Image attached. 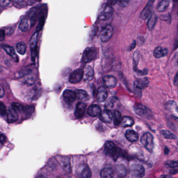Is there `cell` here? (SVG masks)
<instances>
[{
    "mask_svg": "<svg viewBox=\"0 0 178 178\" xmlns=\"http://www.w3.org/2000/svg\"><path fill=\"white\" fill-rule=\"evenodd\" d=\"M135 45H136V42H135V41H133V42L132 43L131 45H130V47H129V50L131 51L132 50H133V49L135 47Z\"/></svg>",
    "mask_w": 178,
    "mask_h": 178,
    "instance_id": "obj_46",
    "label": "cell"
},
{
    "mask_svg": "<svg viewBox=\"0 0 178 178\" xmlns=\"http://www.w3.org/2000/svg\"><path fill=\"white\" fill-rule=\"evenodd\" d=\"M103 83L107 88H112L116 86L117 80L114 76L106 75L103 77Z\"/></svg>",
    "mask_w": 178,
    "mask_h": 178,
    "instance_id": "obj_11",
    "label": "cell"
},
{
    "mask_svg": "<svg viewBox=\"0 0 178 178\" xmlns=\"http://www.w3.org/2000/svg\"><path fill=\"white\" fill-rule=\"evenodd\" d=\"M83 77V71L81 69H77L71 73L69 77V81L73 84H77L81 81Z\"/></svg>",
    "mask_w": 178,
    "mask_h": 178,
    "instance_id": "obj_8",
    "label": "cell"
},
{
    "mask_svg": "<svg viewBox=\"0 0 178 178\" xmlns=\"http://www.w3.org/2000/svg\"><path fill=\"white\" fill-rule=\"evenodd\" d=\"M100 119L104 123H110L112 119V114L108 110H104L100 115Z\"/></svg>",
    "mask_w": 178,
    "mask_h": 178,
    "instance_id": "obj_15",
    "label": "cell"
},
{
    "mask_svg": "<svg viewBox=\"0 0 178 178\" xmlns=\"http://www.w3.org/2000/svg\"><path fill=\"white\" fill-rule=\"evenodd\" d=\"M165 152L166 154H168V152H169V149L167 148H165Z\"/></svg>",
    "mask_w": 178,
    "mask_h": 178,
    "instance_id": "obj_48",
    "label": "cell"
},
{
    "mask_svg": "<svg viewBox=\"0 0 178 178\" xmlns=\"http://www.w3.org/2000/svg\"><path fill=\"white\" fill-rule=\"evenodd\" d=\"M26 83L28 85H32L35 83V80L33 77H29L26 80Z\"/></svg>",
    "mask_w": 178,
    "mask_h": 178,
    "instance_id": "obj_40",
    "label": "cell"
},
{
    "mask_svg": "<svg viewBox=\"0 0 178 178\" xmlns=\"http://www.w3.org/2000/svg\"><path fill=\"white\" fill-rule=\"evenodd\" d=\"M116 172L118 176L121 178L125 177L127 174L126 167L123 164H119L116 166Z\"/></svg>",
    "mask_w": 178,
    "mask_h": 178,
    "instance_id": "obj_25",
    "label": "cell"
},
{
    "mask_svg": "<svg viewBox=\"0 0 178 178\" xmlns=\"http://www.w3.org/2000/svg\"><path fill=\"white\" fill-rule=\"evenodd\" d=\"M6 141V137L5 135L0 134V142L2 144L5 143V142Z\"/></svg>",
    "mask_w": 178,
    "mask_h": 178,
    "instance_id": "obj_41",
    "label": "cell"
},
{
    "mask_svg": "<svg viewBox=\"0 0 178 178\" xmlns=\"http://www.w3.org/2000/svg\"><path fill=\"white\" fill-rule=\"evenodd\" d=\"M28 20L27 18H24L21 19V23L19 24V28L21 31L25 32L28 30Z\"/></svg>",
    "mask_w": 178,
    "mask_h": 178,
    "instance_id": "obj_31",
    "label": "cell"
},
{
    "mask_svg": "<svg viewBox=\"0 0 178 178\" xmlns=\"http://www.w3.org/2000/svg\"><path fill=\"white\" fill-rule=\"evenodd\" d=\"M77 173L82 178H91V171L87 164H81L77 169Z\"/></svg>",
    "mask_w": 178,
    "mask_h": 178,
    "instance_id": "obj_9",
    "label": "cell"
},
{
    "mask_svg": "<svg viewBox=\"0 0 178 178\" xmlns=\"http://www.w3.org/2000/svg\"><path fill=\"white\" fill-rule=\"evenodd\" d=\"M76 98L79 100H87L89 98L88 93L82 89H78L75 92Z\"/></svg>",
    "mask_w": 178,
    "mask_h": 178,
    "instance_id": "obj_27",
    "label": "cell"
},
{
    "mask_svg": "<svg viewBox=\"0 0 178 178\" xmlns=\"http://www.w3.org/2000/svg\"><path fill=\"white\" fill-rule=\"evenodd\" d=\"M149 81L148 78L144 77L136 80L134 82V86L139 88L140 89H144L148 86Z\"/></svg>",
    "mask_w": 178,
    "mask_h": 178,
    "instance_id": "obj_19",
    "label": "cell"
},
{
    "mask_svg": "<svg viewBox=\"0 0 178 178\" xmlns=\"http://www.w3.org/2000/svg\"><path fill=\"white\" fill-rule=\"evenodd\" d=\"M133 65H134V69L135 71H137V66L138 64L139 61V53L138 51L135 52L133 57Z\"/></svg>",
    "mask_w": 178,
    "mask_h": 178,
    "instance_id": "obj_34",
    "label": "cell"
},
{
    "mask_svg": "<svg viewBox=\"0 0 178 178\" xmlns=\"http://www.w3.org/2000/svg\"><path fill=\"white\" fill-rule=\"evenodd\" d=\"M157 21V16L155 14H153L150 16L147 22V26L149 30H152L154 29Z\"/></svg>",
    "mask_w": 178,
    "mask_h": 178,
    "instance_id": "obj_29",
    "label": "cell"
},
{
    "mask_svg": "<svg viewBox=\"0 0 178 178\" xmlns=\"http://www.w3.org/2000/svg\"><path fill=\"white\" fill-rule=\"evenodd\" d=\"M108 96V92L105 88L101 87L98 89L97 93V98L99 102H104Z\"/></svg>",
    "mask_w": 178,
    "mask_h": 178,
    "instance_id": "obj_13",
    "label": "cell"
},
{
    "mask_svg": "<svg viewBox=\"0 0 178 178\" xmlns=\"http://www.w3.org/2000/svg\"><path fill=\"white\" fill-rule=\"evenodd\" d=\"M12 106L13 109L15 110L16 111H21L23 110V105H21L18 103H16V102H13L12 104Z\"/></svg>",
    "mask_w": 178,
    "mask_h": 178,
    "instance_id": "obj_36",
    "label": "cell"
},
{
    "mask_svg": "<svg viewBox=\"0 0 178 178\" xmlns=\"http://www.w3.org/2000/svg\"><path fill=\"white\" fill-rule=\"evenodd\" d=\"M36 8H33L30 12V18L32 22L35 21L36 15Z\"/></svg>",
    "mask_w": 178,
    "mask_h": 178,
    "instance_id": "obj_39",
    "label": "cell"
},
{
    "mask_svg": "<svg viewBox=\"0 0 178 178\" xmlns=\"http://www.w3.org/2000/svg\"><path fill=\"white\" fill-rule=\"evenodd\" d=\"M141 142L147 151L152 152L154 148V140L153 136L150 133L147 132L144 134L141 138Z\"/></svg>",
    "mask_w": 178,
    "mask_h": 178,
    "instance_id": "obj_2",
    "label": "cell"
},
{
    "mask_svg": "<svg viewBox=\"0 0 178 178\" xmlns=\"http://www.w3.org/2000/svg\"><path fill=\"white\" fill-rule=\"evenodd\" d=\"M178 169H173L171 170V171H170V173L171 174H176V173H178Z\"/></svg>",
    "mask_w": 178,
    "mask_h": 178,
    "instance_id": "obj_47",
    "label": "cell"
},
{
    "mask_svg": "<svg viewBox=\"0 0 178 178\" xmlns=\"http://www.w3.org/2000/svg\"><path fill=\"white\" fill-rule=\"evenodd\" d=\"M63 98L64 101L67 103L71 104L76 99V95L74 92L69 89H66L63 93Z\"/></svg>",
    "mask_w": 178,
    "mask_h": 178,
    "instance_id": "obj_10",
    "label": "cell"
},
{
    "mask_svg": "<svg viewBox=\"0 0 178 178\" xmlns=\"http://www.w3.org/2000/svg\"><path fill=\"white\" fill-rule=\"evenodd\" d=\"M94 76L93 69L90 66H87L83 71V78L85 81H91Z\"/></svg>",
    "mask_w": 178,
    "mask_h": 178,
    "instance_id": "obj_20",
    "label": "cell"
},
{
    "mask_svg": "<svg viewBox=\"0 0 178 178\" xmlns=\"http://www.w3.org/2000/svg\"><path fill=\"white\" fill-rule=\"evenodd\" d=\"M112 118L114 120V123L115 125H120L122 118H121V113L119 111H115L114 113L112 114Z\"/></svg>",
    "mask_w": 178,
    "mask_h": 178,
    "instance_id": "obj_30",
    "label": "cell"
},
{
    "mask_svg": "<svg viewBox=\"0 0 178 178\" xmlns=\"http://www.w3.org/2000/svg\"></svg>",
    "mask_w": 178,
    "mask_h": 178,
    "instance_id": "obj_54",
    "label": "cell"
},
{
    "mask_svg": "<svg viewBox=\"0 0 178 178\" xmlns=\"http://www.w3.org/2000/svg\"><path fill=\"white\" fill-rule=\"evenodd\" d=\"M159 178H166V176H164V175H163V176H161Z\"/></svg>",
    "mask_w": 178,
    "mask_h": 178,
    "instance_id": "obj_50",
    "label": "cell"
},
{
    "mask_svg": "<svg viewBox=\"0 0 178 178\" xmlns=\"http://www.w3.org/2000/svg\"></svg>",
    "mask_w": 178,
    "mask_h": 178,
    "instance_id": "obj_53",
    "label": "cell"
},
{
    "mask_svg": "<svg viewBox=\"0 0 178 178\" xmlns=\"http://www.w3.org/2000/svg\"><path fill=\"white\" fill-rule=\"evenodd\" d=\"M165 164L170 168H176L178 167V160L167 161Z\"/></svg>",
    "mask_w": 178,
    "mask_h": 178,
    "instance_id": "obj_35",
    "label": "cell"
},
{
    "mask_svg": "<svg viewBox=\"0 0 178 178\" xmlns=\"http://www.w3.org/2000/svg\"><path fill=\"white\" fill-rule=\"evenodd\" d=\"M128 3H129V1H121L119 2V5L121 6H123V7H125V6H127Z\"/></svg>",
    "mask_w": 178,
    "mask_h": 178,
    "instance_id": "obj_43",
    "label": "cell"
},
{
    "mask_svg": "<svg viewBox=\"0 0 178 178\" xmlns=\"http://www.w3.org/2000/svg\"><path fill=\"white\" fill-rule=\"evenodd\" d=\"M153 53L155 57L159 59L166 56L168 53V50L167 49L163 48V47L159 46L155 49Z\"/></svg>",
    "mask_w": 178,
    "mask_h": 178,
    "instance_id": "obj_22",
    "label": "cell"
},
{
    "mask_svg": "<svg viewBox=\"0 0 178 178\" xmlns=\"http://www.w3.org/2000/svg\"><path fill=\"white\" fill-rule=\"evenodd\" d=\"M86 109V105L83 102H79L77 105L74 114L76 118L81 119L85 115V111Z\"/></svg>",
    "mask_w": 178,
    "mask_h": 178,
    "instance_id": "obj_12",
    "label": "cell"
},
{
    "mask_svg": "<svg viewBox=\"0 0 178 178\" xmlns=\"http://www.w3.org/2000/svg\"><path fill=\"white\" fill-rule=\"evenodd\" d=\"M177 33H178V27H177Z\"/></svg>",
    "mask_w": 178,
    "mask_h": 178,
    "instance_id": "obj_52",
    "label": "cell"
},
{
    "mask_svg": "<svg viewBox=\"0 0 178 178\" xmlns=\"http://www.w3.org/2000/svg\"><path fill=\"white\" fill-rule=\"evenodd\" d=\"M16 50L19 54L21 55H24L26 53V45L23 42H21L18 43L16 46Z\"/></svg>",
    "mask_w": 178,
    "mask_h": 178,
    "instance_id": "obj_33",
    "label": "cell"
},
{
    "mask_svg": "<svg viewBox=\"0 0 178 178\" xmlns=\"http://www.w3.org/2000/svg\"><path fill=\"white\" fill-rule=\"evenodd\" d=\"M114 12L112 6L109 4H106L103 9L99 16V19L100 21H105L112 17Z\"/></svg>",
    "mask_w": 178,
    "mask_h": 178,
    "instance_id": "obj_6",
    "label": "cell"
},
{
    "mask_svg": "<svg viewBox=\"0 0 178 178\" xmlns=\"http://www.w3.org/2000/svg\"><path fill=\"white\" fill-rule=\"evenodd\" d=\"M97 51L93 47L87 48L83 52L82 55V61L85 63L90 62L97 57Z\"/></svg>",
    "mask_w": 178,
    "mask_h": 178,
    "instance_id": "obj_4",
    "label": "cell"
},
{
    "mask_svg": "<svg viewBox=\"0 0 178 178\" xmlns=\"http://www.w3.org/2000/svg\"><path fill=\"white\" fill-rule=\"evenodd\" d=\"M176 111H177V113H178V107L176 108Z\"/></svg>",
    "mask_w": 178,
    "mask_h": 178,
    "instance_id": "obj_51",
    "label": "cell"
},
{
    "mask_svg": "<svg viewBox=\"0 0 178 178\" xmlns=\"http://www.w3.org/2000/svg\"><path fill=\"white\" fill-rule=\"evenodd\" d=\"M116 99H116V97H112L106 103V107L107 108L113 107L115 102H116Z\"/></svg>",
    "mask_w": 178,
    "mask_h": 178,
    "instance_id": "obj_37",
    "label": "cell"
},
{
    "mask_svg": "<svg viewBox=\"0 0 178 178\" xmlns=\"http://www.w3.org/2000/svg\"><path fill=\"white\" fill-rule=\"evenodd\" d=\"M174 85L178 86V72L176 73L174 78Z\"/></svg>",
    "mask_w": 178,
    "mask_h": 178,
    "instance_id": "obj_45",
    "label": "cell"
},
{
    "mask_svg": "<svg viewBox=\"0 0 178 178\" xmlns=\"http://www.w3.org/2000/svg\"><path fill=\"white\" fill-rule=\"evenodd\" d=\"M113 28L110 25H107L102 28L100 33V39L104 42H108L112 37Z\"/></svg>",
    "mask_w": 178,
    "mask_h": 178,
    "instance_id": "obj_5",
    "label": "cell"
},
{
    "mask_svg": "<svg viewBox=\"0 0 178 178\" xmlns=\"http://www.w3.org/2000/svg\"><path fill=\"white\" fill-rule=\"evenodd\" d=\"M173 118L175 120H176V122H178V118H177V117H173Z\"/></svg>",
    "mask_w": 178,
    "mask_h": 178,
    "instance_id": "obj_49",
    "label": "cell"
},
{
    "mask_svg": "<svg viewBox=\"0 0 178 178\" xmlns=\"http://www.w3.org/2000/svg\"><path fill=\"white\" fill-rule=\"evenodd\" d=\"M104 151L107 155L116 160L119 157L125 156V152L121 149L118 148L114 143L111 141H107L105 145Z\"/></svg>",
    "mask_w": 178,
    "mask_h": 178,
    "instance_id": "obj_1",
    "label": "cell"
},
{
    "mask_svg": "<svg viewBox=\"0 0 178 178\" xmlns=\"http://www.w3.org/2000/svg\"><path fill=\"white\" fill-rule=\"evenodd\" d=\"M6 113V108L5 105L2 102H0V115L4 116Z\"/></svg>",
    "mask_w": 178,
    "mask_h": 178,
    "instance_id": "obj_38",
    "label": "cell"
},
{
    "mask_svg": "<svg viewBox=\"0 0 178 178\" xmlns=\"http://www.w3.org/2000/svg\"></svg>",
    "mask_w": 178,
    "mask_h": 178,
    "instance_id": "obj_55",
    "label": "cell"
},
{
    "mask_svg": "<svg viewBox=\"0 0 178 178\" xmlns=\"http://www.w3.org/2000/svg\"><path fill=\"white\" fill-rule=\"evenodd\" d=\"M5 35V31H4V30H0V42H1L4 39Z\"/></svg>",
    "mask_w": 178,
    "mask_h": 178,
    "instance_id": "obj_42",
    "label": "cell"
},
{
    "mask_svg": "<svg viewBox=\"0 0 178 178\" xmlns=\"http://www.w3.org/2000/svg\"><path fill=\"white\" fill-rule=\"evenodd\" d=\"M153 3H154L153 1H149L148 3L147 4V5H146L145 8L143 9V10H142V12L140 15V18H141L142 19H145L148 18V16L150 14L152 10Z\"/></svg>",
    "mask_w": 178,
    "mask_h": 178,
    "instance_id": "obj_14",
    "label": "cell"
},
{
    "mask_svg": "<svg viewBox=\"0 0 178 178\" xmlns=\"http://www.w3.org/2000/svg\"><path fill=\"white\" fill-rule=\"evenodd\" d=\"M134 110L135 113L140 117L149 119L152 117V113L151 111L142 104H135L134 106Z\"/></svg>",
    "mask_w": 178,
    "mask_h": 178,
    "instance_id": "obj_3",
    "label": "cell"
},
{
    "mask_svg": "<svg viewBox=\"0 0 178 178\" xmlns=\"http://www.w3.org/2000/svg\"><path fill=\"white\" fill-rule=\"evenodd\" d=\"M2 48L8 54L11 56L13 57V59L15 62H18V57L17 55H16L15 53V51L14 50L13 47H11L10 45H2Z\"/></svg>",
    "mask_w": 178,
    "mask_h": 178,
    "instance_id": "obj_17",
    "label": "cell"
},
{
    "mask_svg": "<svg viewBox=\"0 0 178 178\" xmlns=\"http://www.w3.org/2000/svg\"><path fill=\"white\" fill-rule=\"evenodd\" d=\"M131 172L135 178H142L145 175V169L141 164H133L131 167Z\"/></svg>",
    "mask_w": 178,
    "mask_h": 178,
    "instance_id": "obj_7",
    "label": "cell"
},
{
    "mask_svg": "<svg viewBox=\"0 0 178 178\" xmlns=\"http://www.w3.org/2000/svg\"><path fill=\"white\" fill-rule=\"evenodd\" d=\"M126 137L131 142H136L138 140V135L133 130H128L126 132Z\"/></svg>",
    "mask_w": 178,
    "mask_h": 178,
    "instance_id": "obj_24",
    "label": "cell"
},
{
    "mask_svg": "<svg viewBox=\"0 0 178 178\" xmlns=\"http://www.w3.org/2000/svg\"><path fill=\"white\" fill-rule=\"evenodd\" d=\"M102 113L101 109L99 105H90L88 109V113L91 117H97L100 116Z\"/></svg>",
    "mask_w": 178,
    "mask_h": 178,
    "instance_id": "obj_16",
    "label": "cell"
},
{
    "mask_svg": "<svg viewBox=\"0 0 178 178\" xmlns=\"http://www.w3.org/2000/svg\"><path fill=\"white\" fill-rule=\"evenodd\" d=\"M134 125V121L133 119L130 117H123L121 120L120 125L123 128L131 126Z\"/></svg>",
    "mask_w": 178,
    "mask_h": 178,
    "instance_id": "obj_26",
    "label": "cell"
},
{
    "mask_svg": "<svg viewBox=\"0 0 178 178\" xmlns=\"http://www.w3.org/2000/svg\"><path fill=\"white\" fill-rule=\"evenodd\" d=\"M7 122L9 123H13L18 119L17 111L13 108L9 109L7 112Z\"/></svg>",
    "mask_w": 178,
    "mask_h": 178,
    "instance_id": "obj_18",
    "label": "cell"
},
{
    "mask_svg": "<svg viewBox=\"0 0 178 178\" xmlns=\"http://www.w3.org/2000/svg\"><path fill=\"white\" fill-rule=\"evenodd\" d=\"M114 176V170L110 167L104 168L100 172V176L102 178H112Z\"/></svg>",
    "mask_w": 178,
    "mask_h": 178,
    "instance_id": "obj_23",
    "label": "cell"
},
{
    "mask_svg": "<svg viewBox=\"0 0 178 178\" xmlns=\"http://www.w3.org/2000/svg\"><path fill=\"white\" fill-rule=\"evenodd\" d=\"M169 1H167V0L161 1L159 2L158 5L157 10L159 12H164L165 10H166L169 6Z\"/></svg>",
    "mask_w": 178,
    "mask_h": 178,
    "instance_id": "obj_28",
    "label": "cell"
},
{
    "mask_svg": "<svg viewBox=\"0 0 178 178\" xmlns=\"http://www.w3.org/2000/svg\"><path fill=\"white\" fill-rule=\"evenodd\" d=\"M161 134L164 138L169 140H174L176 138V137L173 133L167 130H162L161 132Z\"/></svg>",
    "mask_w": 178,
    "mask_h": 178,
    "instance_id": "obj_32",
    "label": "cell"
},
{
    "mask_svg": "<svg viewBox=\"0 0 178 178\" xmlns=\"http://www.w3.org/2000/svg\"><path fill=\"white\" fill-rule=\"evenodd\" d=\"M4 95H5L4 89V88L2 86H0V98L3 97Z\"/></svg>",
    "mask_w": 178,
    "mask_h": 178,
    "instance_id": "obj_44",
    "label": "cell"
},
{
    "mask_svg": "<svg viewBox=\"0 0 178 178\" xmlns=\"http://www.w3.org/2000/svg\"><path fill=\"white\" fill-rule=\"evenodd\" d=\"M38 36V32L32 35L30 39V48L31 49V55H36V47Z\"/></svg>",
    "mask_w": 178,
    "mask_h": 178,
    "instance_id": "obj_21",
    "label": "cell"
}]
</instances>
